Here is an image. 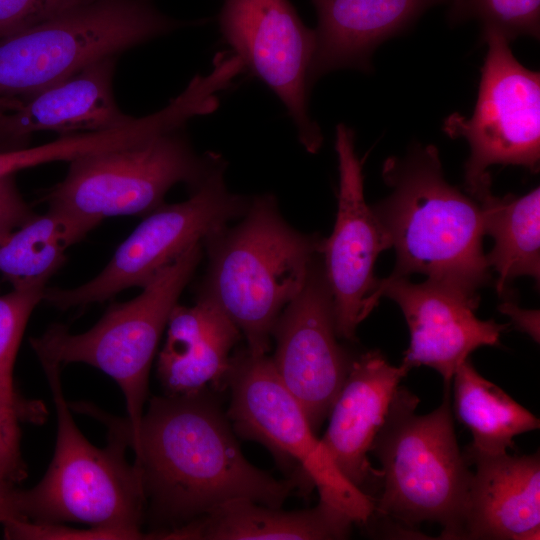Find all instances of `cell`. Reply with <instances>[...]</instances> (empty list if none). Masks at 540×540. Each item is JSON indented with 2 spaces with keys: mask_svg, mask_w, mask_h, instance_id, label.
Returning <instances> with one entry per match:
<instances>
[{
  "mask_svg": "<svg viewBox=\"0 0 540 540\" xmlns=\"http://www.w3.org/2000/svg\"><path fill=\"white\" fill-rule=\"evenodd\" d=\"M134 452L154 524L168 530L235 499L282 507L296 488L251 464L227 415L205 391L155 396L144 410Z\"/></svg>",
  "mask_w": 540,
  "mask_h": 540,
  "instance_id": "obj_1",
  "label": "cell"
},
{
  "mask_svg": "<svg viewBox=\"0 0 540 540\" xmlns=\"http://www.w3.org/2000/svg\"><path fill=\"white\" fill-rule=\"evenodd\" d=\"M382 176L391 192L371 207L396 252L390 276L423 274L479 303L491 279L481 208L447 182L438 149L417 144L390 157Z\"/></svg>",
  "mask_w": 540,
  "mask_h": 540,
  "instance_id": "obj_2",
  "label": "cell"
},
{
  "mask_svg": "<svg viewBox=\"0 0 540 540\" xmlns=\"http://www.w3.org/2000/svg\"><path fill=\"white\" fill-rule=\"evenodd\" d=\"M322 241L293 228L274 195H256L237 224L202 241L208 263L197 295L221 307L248 350L267 354L277 319L304 286Z\"/></svg>",
  "mask_w": 540,
  "mask_h": 540,
  "instance_id": "obj_3",
  "label": "cell"
},
{
  "mask_svg": "<svg viewBox=\"0 0 540 540\" xmlns=\"http://www.w3.org/2000/svg\"><path fill=\"white\" fill-rule=\"evenodd\" d=\"M56 411L57 437L51 463L31 489L14 492L19 519L38 524L83 523L128 531L141 530L146 499L137 467L126 459L129 447L119 418L81 403L79 410L108 427V443L91 444L75 424L61 383V367L40 362Z\"/></svg>",
  "mask_w": 540,
  "mask_h": 540,
  "instance_id": "obj_4",
  "label": "cell"
},
{
  "mask_svg": "<svg viewBox=\"0 0 540 540\" xmlns=\"http://www.w3.org/2000/svg\"><path fill=\"white\" fill-rule=\"evenodd\" d=\"M418 403L399 386L370 447L380 464L373 514L410 528L435 522L441 539L461 540L473 472L457 442L450 385L432 412L417 414Z\"/></svg>",
  "mask_w": 540,
  "mask_h": 540,
  "instance_id": "obj_5",
  "label": "cell"
},
{
  "mask_svg": "<svg viewBox=\"0 0 540 540\" xmlns=\"http://www.w3.org/2000/svg\"><path fill=\"white\" fill-rule=\"evenodd\" d=\"M203 257L196 243L158 272L135 298L112 304L89 330L74 334L53 324L30 339L39 362L58 366L84 363L111 377L127 410L128 445L140 426L147 400L149 372L170 314Z\"/></svg>",
  "mask_w": 540,
  "mask_h": 540,
  "instance_id": "obj_6",
  "label": "cell"
},
{
  "mask_svg": "<svg viewBox=\"0 0 540 540\" xmlns=\"http://www.w3.org/2000/svg\"><path fill=\"white\" fill-rule=\"evenodd\" d=\"M200 23L169 17L153 0H89L0 39V98L32 95L96 61Z\"/></svg>",
  "mask_w": 540,
  "mask_h": 540,
  "instance_id": "obj_7",
  "label": "cell"
},
{
  "mask_svg": "<svg viewBox=\"0 0 540 540\" xmlns=\"http://www.w3.org/2000/svg\"><path fill=\"white\" fill-rule=\"evenodd\" d=\"M226 388V415L234 432L265 446L291 473L296 487H315L320 500L341 509L356 524L370 520L373 500L340 472L270 356L247 348L233 353Z\"/></svg>",
  "mask_w": 540,
  "mask_h": 540,
  "instance_id": "obj_8",
  "label": "cell"
},
{
  "mask_svg": "<svg viewBox=\"0 0 540 540\" xmlns=\"http://www.w3.org/2000/svg\"><path fill=\"white\" fill-rule=\"evenodd\" d=\"M223 166L226 162L216 153L197 154L182 127L70 161L63 180L43 201L100 221L146 216L165 203L175 184L183 182L192 190Z\"/></svg>",
  "mask_w": 540,
  "mask_h": 540,
  "instance_id": "obj_9",
  "label": "cell"
},
{
  "mask_svg": "<svg viewBox=\"0 0 540 540\" xmlns=\"http://www.w3.org/2000/svg\"><path fill=\"white\" fill-rule=\"evenodd\" d=\"M482 38L488 48L475 109L469 118L453 113L443 123L449 137L469 145L464 184L472 198L491 189L492 165L522 166L535 173L540 162L539 72L515 58L499 31L483 28Z\"/></svg>",
  "mask_w": 540,
  "mask_h": 540,
  "instance_id": "obj_10",
  "label": "cell"
},
{
  "mask_svg": "<svg viewBox=\"0 0 540 540\" xmlns=\"http://www.w3.org/2000/svg\"><path fill=\"white\" fill-rule=\"evenodd\" d=\"M225 169L210 174L191 190L189 199L164 203L147 214L94 278L69 289L46 287L43 301L68 310L104 302L131 287L142 288L191 246L242 217L251 198L227 188Z\"/></svg>",
  "mask_w": 540,
  "mask_h": 540,
  "instance_id": "obj_11",
  "label": "cell"
},
{
  "mask_svg": "<svg viewBox=\"0 0 540 540\" xmlns=\"http://www.w3.org/2000/svg\"><path fill=\"white\" fill-rule=\"evenodd\" d=\"M224 40L286 107L305 150L316 153L323 136L309 112V71L315 31L289 0H221Z\"/></svg>",
  "mask_w": 540,
  "mask_h": 540,
  "instance_id": "obj_12",
  "label": "cell"
},
{
  "mask_svg": "<svg viewBox=\"0 0 540 540\" xmlns=\"http://www.w3.org/2000/svg\"><path fill=\"white\" fill-rule=\"evenodd\" d=\"M338 207L333 231L323 239L320 257L331 294L338 338L353 341L359 324L376 307L380 279L374 274L380 253L390 248L371 206L365 201L362 161L355 135L343 123L336 127Z\"/></svg>",
  "mask_w": 540,
  "mask_h": 540,
  "instance_id": "obj_13",
  "label": "cell"
},
{
  "mask_svg": "<svg viewBox=\"0 0 540 540\" xmlns=\"http://www.w3.org/2000/svg\"><path fill=\"white\" fill-rule=\"evenodd\" d=\"M320 255L273 328L274 368L316 432L328 417L353 357L339 344Z\"/></svg>",
  "mask_w": 540,
  "mask_h": 540,
  "instance_id": "obj_14",
  "label": "cell"
},
{
  "mask_svg": "<svg viewBox=\"0 0 540 540\" xmlns=\"http://www.w3.org/2000/svg\"><path fill=\"white\" fill-rule=\"evenodd\" d=\"M383 296L397 303L409 329L410 342L401 364L408 370L430 367L442 376L444 385H451L456 369L474 350L500 345V336L509 326L480 320L475 315L478 302L427 279L421 283L409 277L380 279L377 301Z\"/></svg>",
  "mask_w": 540,
  "mask_h": 540,
  "instance_id": "obj_15",
  "label": "cell"
},
{
  "mask_svg": "<svg viewBox=\"0 0 540 540\" xmlns=\"http://www.w3.org/2000/svg\"><path fill=\"white\" fill-rule=\"evenodd\" d=\"M118 57L96 61L68 78L24 97L0 98V143L28 146L31 135L105 131L129 124L113 91Z\"/></svg>",
  "mask_w": 540,
  "mask_h": 540,
  "instance_id": "obj_16",
  "label": "cell"
},
{
  "mask_svg": "<svg viewBox=\"0 0 540 540\" xmlns=\"http://www.w3.org/2000/svg\"><path fill=\"white\" fill-rule=\"evenodd\" d=\"M408 372L402 364L392 365L377 349L353 358L320 438L340 472L372 500L380 472L371 465L368 454Z\"/></svg>",
  "mask_w": 540,
  "mask_h": 540,
  "instance_id": "obj_17",
  "label": "cell"
},
{
  "mask_svg": "<svg viewBox=\"0 0 540 540\" xmlns=\"http://www.w3.org/2000/svg\"><path fill=\"white\" fill-rule=\"evenodd\" d=\"M475 466L461 540H535L540 531V456L465 449Z\"/></svg>",
  "mask_w": 540,
  "mask_h": 540,
  "instance_id": "obj_18",
  "label": "cell"
},
{
  "mask_svg": "<svg viewBox=\"0 0 540 540\" xmlns=\"http://www.w3.org/2000/svg\"><path fill=\"white\" fill-rule=\"evenodd\" d=\"M157 359L164 394L187 395L226 389L232 350L242 333L211 298L197 295L192 306L177 304Z\"/></svg>",
  "mask_w": 540,
  "mask_h": 540,
  "instance_id": "obj_19",
  "label": "cell"
},
{
  "mask_svg": "<svg viewBox=\"0 0 540 540\" xmlns=\"http://www.w3.org/2000/svg\"><path fill=\"white\" fill-rule=\"evenodd\" d=\"M449 0H312L317 12L312 86L338 69L371 68V56L388 38L408 28L426 10Z\"/></svg>",
  "mask_w": 540,
  "mask_h": 540,
  "instance_id": "obj_20",
  "label": "cell"
},
{
  "mask_svg": "<svg viewBox=\"0 0 540 540\" xmlns=\"http://www.w3.org/2000/svg\"><path fill=\"white\" fill-rule=\"evenodd\" d=\"M353 524L348 514L320 499L297 511L235 499L181 526L152 531V539L339 540L348 538Z\"/></svg>",
  "mask_w": 540,
  "mask_h": 540,
  "instance_id": "obj_21",
  "label": "cell"
},
{
  "mask_svg": "<svg viewBox=\"0 0 540 540\" xmlns=\"http://www.w3.org/2000/svg\"><path fill=\"white\" fill-rule=\"evenodd\" d=\"M482 212L485 235L494 240L486 254L491 271L496 272V290L503 296L514 279H540V189L525 195L495 196L491 189L474 198Z\"/></svg>",
  "mask_w": 540,
  "mask_h": 540,
  "instance_id": "obj_22",
  "label": "cell"
},
{
  "mask_svg": "<svg viewBox=\"0 0 540 540\" xmlns=\"http://www.w3.org/2000/svg\"><path fill=\"white\" fill-rule=\"evenodd\" d=\"M100 220L48 205L0 245V272L12 287L44 284L64 264L66 251Z\"/></svg>",
  "mask_w": 540,
  "mask_h": 540,
  "instance_id": "obj_23",
  "label": "cell"
},
{
  "mask_svg": "<svg viewBox=\"0 0 540 540\" xmlns=\"http://www.w3.org/2000/svg\"><path fill=\"white\" fill-rule=\"evenodd\" d=\"M452 380V411L472 435L466 449L506 452L514 447L515 436L539 429V419L479 374L469 358L458 366Z\"/></svg>",
  "mask_w": 540,
  "mask_h": 540,
  "instance_id": "obj_24",
  "label": "cell"
},
{
  "mask_svg": "<svg viewBox=\"0 0 540 540\" xmlns=\"http://www.w3.org/2000/svg\"><path fill=\"white\" fill-rule=\"evenodd\" d=\"M453 22L478 20L483 28L502 33L509 41L539 38L540 0H449Z\"/></svg>",
  "mask_w": 540,
  "mask_h": 540,
  "instance_id": "obj_25",
  "label": "cell"
},
{
  "mask_svg": "<svg viewBox=\"0 0 540 540\" xmlns=\"http://www.w3.org/2000/svg\"><path fill=\"white\" fill-rule=\"evenodd\" d=\"M46 285L13 287L0 294V387L15 390L13 368L21 339L34 308L43 300Z\"/></svg>",
  "mask_w": 540,
  "mask_h": 540,
  "instance_id": "obj_26",
  "label": "cell"
},
{
  "mask_svg": "<svg viewBox=\"0 0 540 540\" xmlns=\"http://www.w3.org/2000/svg\"><path fill=\"white\" fill-rule=\"evenodd\" d=\"M3 535L12 540H135L139 537L131 532L90 527L76 529L64 524H38L31 521L12 518L4 523Z\"/></svg>",
  "mask_w": 540,
  "mask_h": 540,
  "instance_id": "obj_27",
  "label": "cell"
},
{
  "mask_svg": "<svg viewBox=\"0 0 540 540\" xmlns=\"http://www.w3.org/2000/svg\"><path fill=\"white\" fill-rule=\"evenodd\" d=\"M89 0H0V39Z\"/></svg>",
  "mask_w": 540,
  "mask_h": 540,
  "instance_id": "obj_28",
  "label": "cell"
},
{
  "mask_svg": "<svg viewBox=\"0 0 540 540\" xmlns=\"http://www.w3.org/2000/svg\"><path fill=\"white\" fill-rule=\"evenodd\" d=\"M22 422L30 423L24 413L15 409L0 410V490L13 489L27 476L20 445Z\"/></svg>",
  "mask_w": 540,
  "mask_h": 540,
  "instance_id": "obj_29",
  "label": "cell"
},
{
  "mask_svg": "<svg viewBox=\"0 0 540 540\" xmlns=\"http://www.w3.org/2000/svg\"><path fill=\"white\" fill-rule=\"evenodd\" d=\"M34 215L16 185L15 175L0 178V245Z\"/></svg>",
  "mask_w": 540,
  "mask_h": 540,
  "instance_id": "obj_30",
  "label": "cell"
},
{
  "mask_svg": "<svg viewBox=\"0 0 540 540\" xmlns=\"http://www.w3.org/2000/svg\"><path fill=\"white\" fill-rule=\"evenodd\" d=\"M2 409H15L24 413L31 424H42L48 416L46 407L42 402L26 399L16 390H7L0 387V410Z\"/></svg>",
  "mask_w": 540,
  "mask_h": 540,
  "instance_id": "obj_31",
  "label": "cell"
},
{
  "mask_svg": "<svg viewBox=\"0 0 540 540\" xmlns=\"http://www.w3.org/2000/svg\"><path fill=\"white\" fill-rule=\"evenodd\" d=\"M499 311L508 316L518 330L528 334L535 342H539V310H527L519 307L513 301H504Z\"/></svg>",
  "mask_w": 540,
  "mask_h": 540,
  "instance_id": "obj_32",
  "label": "cell"
},
{
  "mask_svg": "<svg viewBox=\"0 0 540 540\" xmlns=\"http://www.w3.org/2000/svg\"><path fill=\"white\" fill-rule=\"evenodd\" d=\"M14 492L15 488L0 490V524L12 518L19 519L15 507Z\"/></svg>",
  "mask_w": 540,
  "mask_h": 540,
  "instance_id": "obj_33",
  "label": "cell"
}]
</instances>
